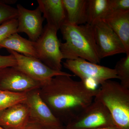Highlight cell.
Masks as SVG:
<instances>
[{"mask_svg":"<svg viewBox=\"0 0 129 129\" xmlns=\"http://www.w3.org/2000/svg\"><path fill=\"white\" fill-rule=\"evenodd\" d=\"M72 76L57 75L39 88L42 99L54 116L66 125L93 101L97 90L74 80Z\"/></svg>","mask_w":129,"mask_h":129,"instance_id":"cell-1","label":"cell"},{"mask_svg":"<svg viewBox=\"0 0 129 129\" xmlns=\"http://www.w3.org/2000/svg\"><path fill=\"white\" fill-rule=\"evenodd\" d=\"M64 43L60 42L63 59L80 58L99 64L101 59L98 52L92 26L88 24L72 25L64 23L60 29Z\"/></svg>","mask_w":129,"mask_h":129,"instance_id":"cell-2","label":"cell"},{"mask_svg":"<svg viewBox=\"0 0 129 129\" xmlns=\"http://www.w3.org/2000/svg\"><path fill=\"white\" fill-rule=\"evenodd\" d=\"M94 100L104 104L119 129H129V89L112 80L97 89Z\"/></svg>","mask_w":129,"mask_h":129,"instance_id":"cell-3","label":"cell"},{"mask_svg":"<svg viewBox=\"0 0 129 129\" xmlns=\"http://www.w3.org/2000/svg\"><path fill=\"white\" fill-rule=\"evenodd\" d=\"M113 126L117 127L111 113L104 104L94 99L68 123L64 129H90Z\"/></svg>","mask_w":129,"mask_h":129,"instance_id":"cell-4","label":"cell"},{"mask_svg":"<svg viewBox=\"0 0 129 129\" xmlns=\"http://www.w3.org/2000/svg\"><path fill=\"white\" fill-rule=\"evenodd\" d=\"M57 30L46 25L36 42V48L39 59L51 69L61 71L63 57L60 49V42Z\"/></svg>","mask_w":129,"mask_h":129,"instance_id":"cell-5","label":"cell"},{"mask_svg":"<svg viewBox=\"0 0 129 129\" xmlns=\"http://www.w3.org/2000/svg\"><path fill=\"white\" fill-rule=\"evenodd\" d=\"M64 68L80 79L83 83L86 81H94L101 85L106 81L118 79L115 70L78 58L66 60L63 63Z\"/></svg>","mask_w":129,"mask_h":129,"instance_id":"cell-6","label":"cell"},{"mask_svg":"<svg viewBox=\"0 0 129 129\" xmlns=\"http://www.w3.org/2000/svg\"><path fill=\"white\" fill-rule=\"evenodd\" d=\"M91 26L101 60L117 54L127 53L121 40L105 21L99 20Z\"/></svg>","mask_w":129,"mask_h":129,"instance_id":"cell-7","label":"cell"},{"mask_svg":"<svg viewBox=\"0 0 129 129\" xmlns=\"http://www.w3.org/2000/svg\"><path fill=\"white\" fill-rule=\"evenodd\" d=\"M25 103L29 111V121L47 129L62 128V123L54 116L40 94L39 88L26 93Z\"/></svg>","mask_w":129,"mask_h":129,"instance_id":"cell-8","label":"cell"},{"mask_svg":"<svg viewBox=\"0 0 129 129\" xmlns=\"http://www.w3.org/2000/svg\"><path fill=\"white\" fill-rule=\"evenodd\" d=\"M8 51L16 58L17 64L14 67L43 84L57 75H72L66 72L51 69L38 58L26 56L13 51Z\"/></svg>","mask_w":129,"mask_h":129,"instance_id":"cell-9","label":"cell"},{"mask_svg":"<svg viewBox=\"0 0 129 129\" xmlns=\"http://www.w3.org/2000/svg\"><path fill=\"white\" fill-rule=\"evenodd\" d=\"M42 85L15 67H7L0 70V90L26 93L40 88Z\"/></svg>","mask_w":129,"mask_h":129,"instance_id":"cell-10","label":"cell"},{"mask_svg":"<svg viewBox=\"0 0 129 129\" xmlns=\"http://www.w3.org/2000/svg\"><path fill=\"white\" fill-rule=\"evenodd\" d=\"M16 8L18 23L17 33H24L29 40L36 42L43 32V23L45 20L39 7L29 10L18 4Z\"/></svg>","mask_w":129,"mask_h":129,"instance_id":"cell-11","label":"cell"},{"mask_svg":"<svg viewBox=\"0 0 129 129\" xmlns=\"http://www.w3.org/2000/svg\"><path fill=\"white\" fill-rule=\"evenodd\" d=\"M29 118L27 105L25 102L19 103L0 113V126L4 129H23Z\"/></svg>","mask_w":129,"mask_h":129,"instance_id":"cell-12","label":"cell"},{"mask_svg":"<svg viewBox=\"0 0 129 129\" xmlns=\"http://www.w3.org/2000/svg\"><path fill=\"white\" fill-rule=\"evenodd\" d=\"M37 2L47 25L58 31L66 21L62 0H38Z\"/></svg>","mask_w":129,"mask_h":129,"instance_id":"cell-13","label":"cell"},{"mask_svg":"<svg viewBox=\"0 0 129 129\" xmlns=\"http://www.w3.org/2000/svg\"><path fill=\"white\" fill-rule=\"evenodd\" d=\"M103 20L117 35L129 53V10L111 11Z\"/></svg>","mask_w":129,"mask_h":129,"instance_id":"cell-14","label":"cell"},{"mask_svg":"<svg viewBox=\"0 0 129 129\" xmlns=\"http://www.w3.org/2000/svg\"><path fill=\"white\" fill-rule=\"evenodd\" d=\"M3 48L38 59L36 42L23 38L17 33L13 34L0 42V49Z\"/></svg>","mask_w":129,"mask_h":129,"instance_id":"cell-15","label":"cell"},{"mask_svg":"<svg viewBox=\"0 0 129 129\" xmlns=\"http://www.w3.org/2000/svg\"><path fill=\"white\" fill-rule=\"evenodd\" d=\"M66 13L65 22L72 25L87 23L88 0H62Z\"/></svg>","mask_w":129,"mask_h":129,"instance_id":"cell-16","label":"cell"},{"mask_svg":"<svg viewBox=\"0 0 129 129\" xmlns=\"http://www.w3.org/2000/svg\"><path fill=\"white\" fill-rule=\"evenodd\" d=\"M111 12L110 0H88L87 23L92 25L103 20Z\"/></svg>","mask_w":129,"mask_h":129,"instance_id":"cell-17","label":"cell"},{"mask_svg":"<svg viewBox=\"0 0 129 129\" xmlns=\"http://www.w3.org/2000/svg\"><path fill=\"white\" fill-rule=\"evenodd\" d=\"M26 98V93L0 90V113L12 106L25 103Z\"/></svg>","mask_w":129,"mask_h":129,"instance_id":"cell-18","label":"cell"},{"mask_svg":"<svg viewBox=\"0 0 129 129\" xmlns=\"http://www.w3.org/2000/svg\"><path fill=\"white\" fill-rule=\"evenodd\" d=\"M114 69L120 80V84L129 89V53L117 62Z\"/></svg>","mask_w":129,"mask_h":129,"instance_id":"cell-19","label":"cell"},{"mask_svg":"<svg viewBox=\"0 0 129 129\" xmlns=\"http://www.w3.org/2000/svg\"><path fill=\"white\" fill-rule=\"evenodd\" d=\"M17 8L8 5L5 0H0V25L7 21L17 18Z\"/></svg>","mask_w":129,"mask_h":129,"instance_id":"cell-20","label":"cell"},{"mask_svg":"<svg viewBox=\"0 0 129 129\" xmlns=\"http://www.w3.org/2000/svg\"><path fill=\"white\" fill-rule=\"evenodd\" d=\"M18 24L17 19L15 18L0 25V42L13 34L17 33Z\"/></svg>","mask_w":129,"mask_h":129,"instance_id":"cell-21","label":"cell"},{"mask_svg":"<svg viewBox=\"0 0 129 129\" xmlns=\"http://www.w3.org/2000/svg\"><path fill=\"white\" fill-rule=\"evenodd\" d=\"M111 11H128L129 0H110Z\"/></svg>","mask_w":129,"mask_h":129,"instance_id":"cell-22","label":"cell"},{"mask_svg":"<svg viewBox=\"0 0 129 129\" xmlns=\"http://www.w3.org/2000/svg\"><path fill=\"white\" fill-rule=\"evenodd\" d=\"M17 62L16 58L12 54L9 55H0V70L9 67H16Z\"/></svg>","mask_w":129,"mask_h":129,"instance_id":"cell-23","label":"cell"},{"mask_svg":"<svg viewBox=\"0 0 129 129\" xmlns=\"http://www.w3.org/2000/svg\"><path fill=\"white\" fill-rule=\"evenodd\" d=\"M23 129H47L37 123L29 121L27 124Z\"/></svg>","mask_w":129,"mask_h":129,"instance_id":"cell-24","label":"cell"},{"mask_svg":"<svg viewBox=\"0 0 129 129\" xmlns=\"http://www.w3.org/2000/svg\"><path fill=\"white\" fill-rule=\"evenodd\" d=\"M62 129H65L64 128H63ZM90 129H119L118 127H115V126H113V127H99V128H92Z\"/></svg>","mask_w":129,"mask_h":129,"instance_id":"cell-25","label":"cell"},{"mask_svg":"<svg viewBox=\"0 0 129 129\" xmlns=\"http://www.w3.org/2000/svg\"><path fill=\"white\" fill-rule=\"evenodd\" d=\"M63 127H62V128H53V129H62Z\"/></svg>","mask_w":129,"mask_h":129,"instance_id":"cell-26","label":"cell"},{"mask_svg":"<svg viewBox=\"0 0 129 129\" xmlns=\"http://www.w3.org/2000/svg\"><path fill=\"white\" fill-rule=\"evenodd\" d=\"M0 129H3V128H2V127H1V126H0Z\"/></svg>","mask_w":129,"mask_h":129,"instance_id":"cell-27","label":"cell"}]
</instances>
